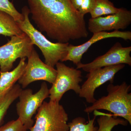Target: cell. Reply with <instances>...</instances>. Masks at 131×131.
<instances>
[{
  "label": "cell",
  "instance_id": "obj_19",
  "mask_svg": "<svg viewBox=\"0 0 131 131\" xmlns=\"http://www.w3.org/2000/svg\"><path fill=\"white\" fill-rule=\"evenodd\" d=\"M0 11L11 15L17 22L23 20V15L16 10L13 4L9 0H0Z\"/></svg>",
  "mask_w": 131,
  "mask_h": 131
},
{
  "label": "cell",
  "instance_id": "obj_6",
  "mask_svg": "<svg viewBox=\"0 0 131 131\" xmlns=\"http://www.w3.org/2000/svg\"><path fill=\"white\" fill-rule=\"evenodd\" d=\"M49 89L47 83L43 82L40 89L34 94L30 89L22 90L19 95V101L16 105L18 118L23 125L29 129L34 121L32 117L46 98L49 97Z\"/></svg>",
  "mask_w": 131,
  "mask_h": 131
},
{
  "label": "cell",
  "instance_id": "obj_8",
  "mask_svg": "<svg viewBox=\"0 0 131 131\" xmlns=\"http://www.w3.org/2000/svg\"><path fill=\"white\" fill-rule=\"evenodd\" d=\"M24 73L18 81L22 88L33 82L42 80L52 84L57 75V70L42 62L34 48L28 58Z\"/></svg>",
  "mask_w": 131,
  "mask_h": 131
},
{
  "label": "cell",
  "instance_id": "obj_22",
  "mask_svg": "<svg viewBox=\"0 0 131 131\" xmlns=\"http://www.w3.org/2000/svg\"><path fill=\"white\" fill-rule=\"evenodd\" d=\"M83 1V0H71L73 6L78 10L81 6Z\"/></svg>",
  "mask_w": 131,
  "mask_h": 131
},
{
  "label": "cell",
  "instance_id": "obj_16",
  "mask_svg": "<svg viewBox=\"0 0 131 131\" xmlns=\"http://www.w3.org/2000/svg\"><path fill=\"white\" fill-rule=\"evenodd\" d=\"M22 88L19 84H15L11 89L0 99V127L4 122V119L11 105L18 98Z\"/></svg>",
  "mask_w": 131,
  "mask_h": 131
},
{
  "label": "cell",
  "instance_id": "obj_21",
  "mask_svg": "<svg viewBox=\"0 0 131 131\" xmlns=\"http://www.w3.org/2000/svg\"><path fill=\"white\" fill-rule=\"evenodd\" d=\"M96 0H83L78 11L83 15L90 13L96 5Z\"/></svg>",
  "mask_w": 131,
  "mask_h": 131
},
{
  "label": "cell",
  "instance_id": "obj_12",
  "mask_svg": "<svg viewBox=\"0 0 131 131\" xmlns=\"http://www.w3.org/2000/svg\"><path fill=\"white\" fill-rule=\"evenodd\" d=\"M112 38H120L125 40H131V32L130 31L115 30L112 32L102 31L93 33L91 38L83 44L77 46L69 45L68 54L62 62L70 61L74 64L77 65L81 63V61L83 54L94 43L102 39Z\"/></svg>",
  "mask_w": 131,
  "mask_h": 131
},
{
  "label": "cell",
  "instance_id": "obj_11",
  "mask_svg": "<svg viewBox=\"0 0 131 131\" xmlns=\"http://www.w3.org/2000/svg\"><path fill=\"white\" fill-rule=\"evenodd\" d=\"M131 23V11L121 8L117 13L90 19L88 29L93 34L112 30H119L126 29Z\"/></svg>",
  "mask_w": 131,
  "mask_h": 131
},
{
  "label": "cell",
  "instance_id": "obj_18",
  "mask_svg": "<svg viewBox=\"0 0 131 131\" xmlns=\"http://www.w3.org/2000/svg\"><path fill=\"white\" fill-rule=\"evenodd\" d=\"M96 116L86 122V119L82 117H78L68 123L69 127V131H96L98 127L95 126V120Z\"/></svg>",
  "mask_w": 131,
  "mask_h": 131
},
{
  "label": "cell",
  "instance_id": "obj_5",
  "mask_svg": "<svg viewBox=\"0 0 131 131\" xmlns=\"http://www.w3.org/2000/svg\"><path fill=\"white\" fill-rule=\"evenodd\" d=\"M56 66V78L49 89L50 101L59 102L64 93L70 90L79 94L81 87L80 83L82 81L81 71L70 68L60 62Z\"/></svg>",
  "mask_w": 131,
  "mask_h": 131
},
{
  "label": "cell",
  "instance_id": "obj_17",
  "mask_svg": "<svg viewBox=\"0 0 131 131\" xmlns=\"http://www.w3.org/2000/svg\"><path fill=\"white\" fill-rule=\"evenodd\" d=\"M120 9L115 7L109 0H96L95 6L90 14L91 18H94L102 15L117 13Z\"/></svg>",
  "mask_w": 131,
  "mask_h": 131
},
{
  "label": "cell",
  "instance_id": "obj_20",
  "mask_svg": "<svg viewBox=\"0 0 131 131\" xmlns=\"http://www.w3.org/2000/svg\"><path fill=\"white\" fill-rule=\"evenodd\" d=\"M27 130L28 128L23 125L18 118L0 127V131H27Z\"/></svg>",
  "mask_w": 131,
  "mask_h": 131
},
{
  "label": "cell",
  "instance_id": "obj_14",
  "mask_svg": "<svg viewBox=\"0 0 131 131\" xmlns=\"http://www.w3.org/2000/svg\"><path fill=\"white\" fill-rule=\"evenodd\" d=\"M94 113L96 116H100L97 119L99 127L96 131H112L114 127L118 125L126 126L128 125V122L126 120L113 115L101 113L97 110Z\"/></svg>",
  "mask_w": 131,
  "mask_h": 131
},
{
  "label": "cell",
  "instance_id": "obj_4",
  "mask_svg": "<svg viewBox=\"0 0 131 131\" xmlns=\"http://www.w3.org/2000/svg\"><path fill=\"white\" fill-rule=\"evenodd\" d=\"M30 131H69L68 115L59 102L44 101L37 110Z\"/></svg>",
  "mask_w": 131,
  "mask_h": 131
},
{
  "label": "cell",
  "instance_id": "obj_15",
  "mask_svg": "<svg viewBox=\"0 0 131 131\" xmlns=\"http://www.w3.org/2000/svg\"><path fill=\"white\" fill-rule=\"evenodd\" d=\"M12 16L0 11V35L11 37L19 36L24 33Z\"/></svg>",
  "mask_w": 131,
  "mask_h": 131
},
{
  "label": "cell",
  "instance_id": "obj_1",
  "mask_svg": "<svg viewBox=\"0 0 131 131\" xmlns=\"http://www.w3.org/2000/svg\"><path fill=\"white\" fill-rule=\"evenodd\" d=\"M31 18L41 32L59 43L88 37L84 15L71 0H27Z\"/></svg>",
  "mask_w": 131,
  "mask_h": 131
},
{
  "label": "cell",
  "instance_id": "obj_7",
  "mask_svg": "<svg viewBox=\"0 0 131 131\" xmlns=\"http://www.w3.org/2000/svg\"><path fill=\"white\" fill-rule=\"evenodd\" d=\"M34 48L30 38L25 32L11 37L7 43L0 47V71H10L16 59L28 58Z\"/></svg>",
  "mask_w": 131,
  "mask_h": 131
},
{
  "label": "cell",
  "instance_id": "obj_9",
  "mask_svg": "<svg viewBox=\"0 0 131 131\" xmlns=\"http://www.w3.org/2000/svg\"><path fill=\"white\" fill-rule=\"evenodd\" d=\"M125 66L124 64H118L90 71L86 76L87 80L81 87L79 96L84 98L88 103L93 104L96 100L94 97L96 89L107 82L113 83L115 74Z\"/></svg>",
  "mask_w": 131,
  "mask_h": 131
},
{
  "label": "cell",
  "instance_id": "obj_10",
  "mask_svg": "<svg viewBox=\"0 0 131 131\" xmlns=\"http://www.w3.org/2000/svg\"><path fill=\"white\" fill-rule=\"evenodd\" d=\"M131 46L123 47L120 43L117 42L106 54L89 63H81L76 65V69H82L89 73L95 69L118 64H127L131 66Z\"/></svg>",
  "mask_w": 131,
  "mask_h": 131
},
{
  "label": "cell",
  "instance_id": "obj_3",
  "mask_svg": "<svg viewBox=\"0 0 131 131\" xmlns=\"http://www.w3.org/2000/svg\"><path fill=\"white\" fill-rule=\"evenodd\" d=\"M23 19L17 22L20 28L31 39L34 45H35L41 51L45 58V63L54 68L59 61L62 62L68 54L69 42L52 43L35 28L30 21V11L28 7L25 6L21 9Z\"/></svg>",
  "mask_w": 131,
  "mask_h": 131
},
{
  "label": "cell",
  "instance_id": "obj_13",
  "mask_svg": "<svg viewBox=\"0 0 131 131\" xmlns=\"http://www.w3.org/2000/svg\"><path fill=\"white\" fill-rule=\"evenodd\" d=\"M26 58L20 59L18 65L11 71H0V99L11 89L21 77L26 65Z\"/></svg>",
  "mask_w": 131,
  "mask_h": 131
},
{
  "label": "cell",
  "instance_id": "obj_2",
  "mask_svg": "<svg viewBox=\"0 0 131 131\" xmlns=\"http://www.w3.org/2000/svg\"><path fill=\"white\" fill-rule=\"evenodd\" d=\"M131 85L125 82L119 85L110 83L107 88V95L96 100L84 111L90 113L98 110H107L114 116L122 117L131 125Z\"/></svg>",
  "mask_w": 131,
  "mask_h": 131
}]
</instances>
